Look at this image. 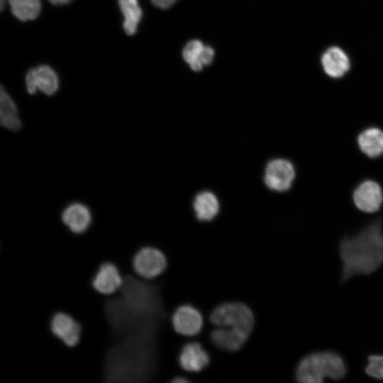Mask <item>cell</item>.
Masks as SVG:
<instances>
[{"instance_id": "obj_1", "label": "cell", "mask_w": 383, "mask_h": 383, "mask_svg": "<svg viewBox=\"0 0 383 383\" xmlns=\"http://www.w3.org/2000/svg\"><path fill=\"white\" fill-rule=\"evenodd\" d=\"M339 255L342 282L377 270L383 265L382 221H374L355 235L344 237L339 245Z\"/></svg>"}, {"instance_id": "obj_2", "label": "cell", "mask_w": 383, "mask_h": 383, "mask_svg": "<svg viewBox=\"0 0 383 383\" xmlns=\"http://www.w3.org/2000/svg\"><path fill=\"white\" fill-rule=\"evenodd\" d=\"M347 373L343 357L332 350L312 352L304 355L295 369V379L301 383H321L326 379L340 380Z\"/></svg>"}, {"instance_id": "obj_3", "label": "cell", "mask_w": 383, "mask_h": 383, "mask_svg": "<svg viewBox=\"0 0 383 383\" xmlns=\"http://www.w3.org/2000/svg\"><path fill=\"white\" fill-rule=\"evenodd\" d=\"M210 321L216 326L243 333L250 336L255 317L248 306L242 302H226L218 305L210 314Z\"/></svg>"}, {"instance_id": "obj_4", "label": "cell", "mask_w": 383, "mask_h": 383, "mask_svg": "<svg viewBox=\"0 0 383 383\" xmlns=\"http://www.w3.org/2000/svg\"><path fill=\"white\" fill-rule=\"evenodd\" d=\"M167 265L165 254L159 249L146 246L139 249L132 258V267L140 277L151 279L158 277Z\"/></svg>"}, {"instance_id": "obj_5", "label": "cell", "mask_w": 383, "mask_h": 383, "mask_svg": "<svg viewBox=\"0 0 383 383\" xmlns=\"http://www.w3.org/2000/svg\"><path fill=\"white\" fill-rule=\"evenodd\" d=\"M295 177L292 164L284 159H275L266 166L264 181L267 187L277 192L288 190Z\"/></svg>"}, {"instance_id": "obj_6", "label": "cell", "mask_w": 383, "mask_h": 383, "mask_svg": "<svg viewBox=\"0 0 383 383\" xmlns=\"http://www.w3.org/2000/svg\"><path fill=\"white\" fill-rule=\"evenodd\" d=\"M52 333L67 347L77 345L81 338L82 326L71 315L63 311L56 312L50 319Z\"/></svg>"}, {"instance_id": "obj_7", "label": "cell", "mask_w": 383, "mask_h": 383, "mask_svg": "<svg viewBox=\"0 0 383 383\" xmlns=\"http://www.w3.org/2000/svg\"><path fill=\"white\" fill-rule=\"evenodd\" d=\"M27 91L35 94L38 90L47 95L54 94L59 87L56 72L48 65H40L30 70L25 78Z\"/></svg>"}, {"instance_id": "obj_8", "label": "cell", "mask_w": 383, "mask_h": 383, "mask_svg": "<svg viewBox=\"0 0 383 383\" xmlns=\"http://www.w3.org/2000/svg\"><path fill=\"white\" fill-rule=\"evenodd\" d=\"M124 277L117 266L111 262L101 263L91 278V287L102 295H111L120 290Z\"/></svg>"}, {"instance_id": "obj_9", "label": "cell", "mask_w": 383, "mask_h": 383, "mask_svg": "<svg viewBox=\"0 0 383 383\" xmlns=\"http://www.w3.org/2000/svg\"><path fill=\"white\" fill-rule=\"evenodd\" d=\"M204 320L200 311L190 304L179 306L172 316L174 330L184 336L198 334L203 327Z\"/></svg>"}, {"instance_id": "obj_10", "label": "cell", "mask_w": 383, "mask_h": 383, "mask_svg": "<svg viewBox=\"0 0 383 383\" xmlns=\"http://www.w3.org/2000/svg\"><path fill=\"white\" fill-rule=\"evenodd\" d=\"M383 194L380 186L372 180L362 182L353 193L355 206L362 211H377L382 203Z\"/></svg>"}, {"instance_id": "obj_11", "label": "cell", "mask_w": 383, "mask_h": 383, "mask_svg": "<svg viewBox=\"0 0 383 383\" xmlns=\"http://www.w3.org/2000/svg\"><path fill=\"white\" fill-rule=\"evenodd\" d=\"M209 355L199 343L192 342L185 344L179 355V366L187 372H197L202 370L209 363Z\"/></svg>"}, {"instance_id": "obj_12", "label": "cell", "mask_w": 383, "mask_h": 383, "mask_svg": "<svg viewBox=\"0 0 383 383\" xmlns=\"http://www.w3.org/2000/svg\"><path fill=\"white\" fill-rule=\"evenodd\" d=\"M214 55L213 49L199 40L188 42L182 50L184 60L196 72L201 71L204 66L210 65Z\"/></svg>"}, {"instance_id": "obj_13", "label": "cell", "mask_w": 383, "mask_h": 383, "mask_svg": "<svg viewBox=\"0 0 383 383\" xmlns=\"http://www.w3.org/2000/svg\"><path fill=\"white\" fill-rule=\"evenodd\" d=\"M62 221L72 233L80 234L89 228L91 223V215L85 205L74 203L63 210Z\"/></svg>"}, {"instance_id": "obj_14", "label": "cell", "mask_w": 383, "mask_h": 383, "mask_svg": "<svg viewBox=\"0 0 383 383\" xmlns=\"http://www.w3.org/2000/svg\"><path fill=\"white\" fill-rule=\"evenodd\" d=\"M324 72L331 77H343L350 69V62L347 54L340 48H328L321 57Z\"/></svg>"}, {"instance_id": "obj_15", "label": "cell", "mask_w": 383, "mask_h": 383, "mask_svg": "<svg viewBox=\"0 0 383 383\" xmlns=\"http://www.w3.org/2000/svg\"><path fill=\"white\" fill-rule=\"evenodd\" d=\"M249 336L240 332L216 326L211 333L212 343L219 349L234 352L240 349Z\"/></svg>"}, {"instance_id": "obj_16", "label": "cell", "mask_w": 383, "mask_h": 383, "mask_svg": "<svg viewBox=\"0 0 383 383\" xmlns=\"http://www.w3.org/2000/svg\"><path fill=\"white\" fill-rule=\"evenodd\" d=\"M0 122L10 131H16L21 127L17 106L3 87L0 91Z\"/></svg>"}, {"instance_id": "obj_17", "label": "cell", "mask_w": 383, "mask_h": 383, "mask_svg": "<svg viewBox=\"0 0 383 383\" xmlns=\"http://www.w3.org/2000/svg\"><path fill=\"white\" fill-rule=\"evenodd\" d=\"M360 150L370 157L383 154V131L377 128H369L362 132L357 139Z\"/></svg>"}, {"instance_id": "obj_18", "label": "cell", "mask_w": 383, "mask_h": 383, "mask_svg": "<svg viewBox=\"0 0 383 383\" xmlns=\"http://www.w3.org/2000/svg\"><path fill=\"white\" fill-rule=\"evenodd\" d=\"M194 209L199 221H209L217 215L219 211V203L213 193L203 192L196 196L194 201Z\"/></svg>"}, {"instance_id": "obj_19", "label": "cell", "mask_w": 383, "mask_h": 383, "mask_svg": "<svg viewBox=\"0 0 383 383\" xmlns=\"http://www.w3.org/2000/svg\"><path fill=\"white\" fill-rule=\"evenodd\" d=\"M118 2L123 16V30L127 35H133L136 33L143 16L138 0H118Z\"/></svg>"}, {"instance_id": "obj_20", "label": "cell", "mask_w": 383, "mask_h": 383, "mask_svg": "<svg viewBox=\"0 0 383 383\" xmlns=\"http://www.w3.org/2000/svg\"><path fill=\"white\" fill-rule=\"evenodd\" d=\"M13 15L20 21L35 19L41 10L40 0H7Z\"/></svg>"}, {"instance_id": "obj_21", "label": "cell", "mask_w": 383, "mask_h": 383, "mask_svg": "<svg viewBox=\"0 0 383 383\" xmlns=\"http://www.w3.org/2000/svg\"><path fill=\"white\" fill-rule=\"evenodd\" d=\"M365 371L368 376L376 379L383 380V355H369Z\"/></svg>"}, {"instance_id": "obj_22", "label": "cell", "mask_w": 383, "mask_h": 383, "mask_svg": "<svg viewBox=\"0 0 383 383\" xmlns=\"http://www.w3.org/2000/svg\"><path fill=\"white\" fill-rule=\"evenodd\" d=\"M152 4L159 9H168L176 3L177 0H150Z\"/></svg>"}, {"instance_id": "obj_23", "label": "cell", "mask_w": 383, "mask_h": 383, "mask_svg": "<svg viewBox=\"0 0 383 383\" xmlns=\"http://www.w3.org/2000/svg\"><path fill=\"white\" fill-rule=\"evenodd\" d=\"M53 5H63L70 3L72 0H48Z\"/></svg>"}, {"instance_id": "obj_24", "label": "cell", "mask_w": 383, "mask_h": 383, "mask_svg": "<svg viewBox=\"0 0 383 383\" xmlns=\"http://www.w3.org/2000/svg\"><path fill=\"white\" fill-rule=\"evenodd\" d=\"M172 382L177 383V382H188L189 380L183 377H174L172 381Z\"/></svg>"}, {"instance_id": "obj_25", "label": "cell", "mask_w": 383, "mask_h": 383, "mask_svg": "<svg viewBox=\"0 0 383 383\" xmlns=\"http://www.w3.org/2000/svg\"><path fill=\"white\" fill-rule=\"evenodd\" d=\"M6 0H0V9L2 11L4 9Z\"/></svg>"}]
</instances>
